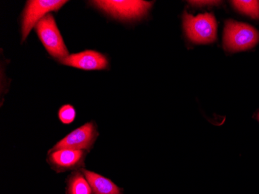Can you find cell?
<instances>
[{
    "mask_svg": "<svg viewBox=\"0 0 259 194\" xmlns=\"http://www.w3.org/2000/svg\"><path fill=\"white\" fill-rule=\"evenodd\" d=\"M183 27L188 38L196 44H209L217 38L218 25L213 14L193 16L185 12Z\"/></svg>",
    "mask_w": 259,
    "mask_h": 194,
    "instance_id": "cell-3",
    "label": "cell"
},
{
    "mask_svg": "<svg viewBox=\"0 0 259 194\" xmlns=\"http://www.w3.org/2000/svg\"><path fill=\"white\" fill-rule=\"evenodd\" d=\"M190 4L193 5H211V4H218V1H190Z\"/></svg>",
    "mask_w": 259,
    "mask_h": 194,
    "instance_id": "cell-13",
    "label": "cell"
},
{
    "mask_svg": "<svg viewBox=\"0 0 259 194\" xmlns=\"http://www.w3.org/2000/svg\"><path fill=\"white\" fill-rule=\"evenodd\" d=\"M91 3L103 13L123 20L141 18L152 7L151 2L141 0H99Z\"/></svg>",
    "mask_w": 259,
    "mask_h": 194,
    "instance_id": "cell-1",
    "label": "cell"
},
{
    "mask_svg": "<svg viewBox=\"0 0 259 194\" xmlns=\"http://www.w3.org/2000/svg\"><path fill=\"white\" fill-rule=\"evenodd\" d=\"M62 65L84 71H99L108 68L109 61L106 55L97 51L87 50L68 55L59 61Z\"/></svg>",
    "mask_w": 259,
    "mask_h": 194,
    "instance_id": "cell-8",
    "label": "cell"
},
{
    "mask_svg": "<svg viewBox=\"0 0 259 194\" xmlns=\"http://www.w3.org/2000/svg\"><path fill=\"white\" fill-rule=\"evenodd\" d=\"M65 0H30L21 15L22 42H24L33 27L51 12H56L65 5Z\"/></svg>",
    "mask_w": 259,
    "mask_h": 194,
    "instance_id": "cell-5",
    "label": "cell"
},
{
    "mask_svg": "<svg viewBox=\"0 0 259 194\" xmlns=\"http://www.w3.org/2000/svg\"><path fill=\"white\" fill-rule=\"evenodd\" d=\"M87 151L61 149L48 152L47 163L58 173L77 171L85 167Z\"/></svg>",
    "mask_w": 259,
    "mask_h": 194,
    "instance_id": "cell-7",
    "label": "cell"
},
{
    "mask_svg": "<svg viewBox=\"0 0 259 194\" xmlns=\"http://www.w3.org/2000/svg\"><path fill=\"white\" fill-rule=\"evenodd\" d=\"M58 117L59 121L64 125L73 123L76 118V110L72 105L65 104L58 110Z\"/></svg>",
    "mask_w": 259,
    "mask_h": 194,
    "instance_id": "cell-12",
    "label": "cell"
},
{
    "mask_svg": "<svg viewBox=\"0 0 259 194\" xmlns=\"http://www.w3.org/2000/svg\"><path fill=\"white\" fill-rule=\"evenodd\" d=\"M65 183L66 194H93L91 186L81 170L72 172Z\"/></svg>",
    "mask_w": 259,
    "mask_h": 194,
    "instance_id": "cell-10",
    "label": "cell"
},
{
    "mask_svg": "<svg viewBox=\"0 0 259 194\" xmlns=\"http://www.w3.org/2000/svg\"><path fill=\"white\" fill-rule=\"evenodd\" d=\"M98 136L97 125L94 121H90L70 132L65 138L58 141L48 152L61 149L82 150L90 152Z\"/></svg>",
    "mask_w": 259,
    "mask_h": 194,
    "instance_id": "cell-6",
    "label": "cell"
},
{
    "mask_svg": "<svg viewBox=\"0 0 259 194\" xmlns=\"http://www.w3.org/2000/svg\"><path fill=\"white\" fill-rule=\"evenodd\" d=\"M88 180L93 194H123V189L116 186L113 181L95 172L85 169H80Z\"/></svg>",
    "mask_w": 259,
    "mask_h": 194,
    "instance_id": "cell-9",
    "label": "cell"
},
{
    "mask_svg": "<svg viewBox=\"0 0 259 194\" xmlns=\"http://www.w3.org/2000/svg\"><path fill=\"white\" fill-rule=\"evenodd\" d=\"M258 42V31L251 25L232 20L225 23L224 45L228 52L248 50Z\"/></svg>",
    "mask_w": 259,
    "mask_h": 194,
    "instance_id": "cell-2",
    "label": "cell"
},
{
    "mask_svg": "<svg viewBox=\"0 0 259 194\" xmlns=\"http://www.w3.org/2000/svg\"><path fill=\"white\" fill-rule=\"evenodd\" d=\"M238 11L252 19H259V1L257 0H234L231 1Z\"/></svg>",
    "mask_w": 259,
    "mask_h": 194,
    "instance_id": "cell-11",
    "label": "cell"
},
{
    "mask_svg": "<svg viewBox=\"0 0 259 194\" xmlns=\"http://www.w3.org/2000/svg\"><path fill=\"white\" fill-rule=\"evenodd\" d=\"M35 30L51 56L60 61L69 55L55 17L52 14L44 17L35 27Z\"/></svg>",
    "mask_w": 259,
    "mask_h": 194,
    "instance_id": "cell-4",
    "label": "cell"
},
{
    "mask_svg": "<svg viewBox=\"0 0 259 194\" xmlns=\"http://www.w3.org/2000/svg\"><path fill=\"white\" fill-rule=\"evenodd\" d=\"M257 118H258V120H259V113H258V115H257Z\"/></svg>",
    "mask_w": 259,
    "mask_h": 194,
    "instance_id": "cell-14",
    "label": "cell"
}]
</instances>
